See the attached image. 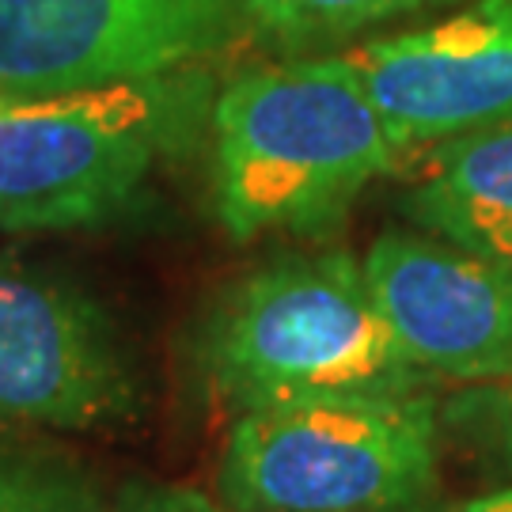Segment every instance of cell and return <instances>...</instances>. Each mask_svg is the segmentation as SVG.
I'll return each mask as SVG.
<instances>
[{"instance_id":"obj_2","label":"cell","mask_w":512,"mask_h":512,"mask_svg":"<svg viewBox=\"0 0 512 512\" xmlns=\"http://www.w3.org/2000/svg\"><path fill=\"white\" fill-rule=\"evenodd\" d=\"M202 368L239 414L266 406L406 395L425 380L387 327L353 255L285 258L247 274L202 334Z\"/></svg>"},{"instance_id":"obj_7","label":"cell","mask_w":512,"mask_h":512,"mask_svg":"<svg viewBox=\"0 0 512 512\" xmlns=\"http://www.w3.org/2000/svg\"><path fill=\"white\" fill-rule=\"evenodd\" d=\"M129 403L133 376L107 315L54 277L0 266V425L92 429Z\"/></svg>"},{"instance_id":"obj_6","label":"cell","mask_w":512,"mask_h":512,"mask_svg":"<svg viewBox=\"0 0 512 512\" xmlns=\"http://www.w3.org/2000/svg\"><path fill=\"white\" fill-rule=\"evenodd\" d=\"M349 61L403 152L512 126V0H471Z\"/></svg>"},{"instance_id":"obj_4","label":"cell","mask_w":512,"mask_h":512,"mask_svg":"<svg viewBox=\"0 0 512 512\" xmlns=\"http://www.w3.org/2000/svg\"><path fill=\"white\" fill-rule=\"evenodd\" d=\"M167 76L57 95L0 92V228L65 232L122 213L186 129Z\"/></svg>"},{"instance_id":"obj_13","label":"cell","mask_w":512,"mask_h":512,"mask_svg":"<svg viewBox=\"0 0 512 512\" xmlns=\"http://www.w3.org/2000/svg\"><path fill=\"white\" fill-rule=\"evenodd\" d=\"M99 512H228L220 509L213 497L190 486H148V490H133L122 501H114L110 509Z\"/></svg>"},{"instance_id":"obj_12","label":"cell","mask_w":512,"mask_h":512,"mask_svg":"<svg viewBox=\"0 0 512 512\" xmlns=\"http://www.w3.org/2000/svg\"><path fill=\"white\" fill-rule=\"evenodd\" d=\"M448 421L486 459L512 475V372L494 384H471L448 403Z\"/></svg>"},{"instance_id":"obj_8","label":"cell","mask_w":512,"mask_h":512,"mask_svg":"<svg viewBox=\"0 0 512 512\" xmlns=\"http://www.w3.org/2000/svg\"><path fill=\"white\" fill-rule=\"evenodd\" d=\"M361 266L421 376L471 387L512 372V266L414 232H384Z\"/></svg>"},{"instance_id":"obj_9","label":"cell","mask_w":512,"mask_h":512,"mask_svg":"<svg viewBox=\"0 0 512 512\" xmlns=\"http://www.w3.org/2000/svg\"><path fill=\"white\" fill-rule=\"evenodd\" d=\"M403 205L433 239L512 266V126L425 148Z\"/></svg>"},{"instance_id":"obj_11","label":"cell","mask_w":512,"mask_h":512,"mask_svg":"<svg viewBox=\"0 0 512 512\" xmlns=\"http://www.w3.org/2000/svg\"><path fill=\"white\" fill-rule=\"evenodd\" d=\"M0 512H99V490L73 459L0 448Z\"/></svg>"},{"instance_id":"obj_1","label":"cell","mask_w":512,"mask_h":512,"mask_svg":"<svg viewBox=\"0 0 512 512\" xmlns=\"http://www.w3.org/2000/svg\"><path fill=\"white\" fill-rule=\"evenodd\" d=\"M349 54L239 76L213 107V209L232 239L319 232L403 164Z\"/></svg>"},{"instance_id":"obj_5","label":"cell","mask_w":512,"mask_h":512,"mask_svg":"<svg viewBox=\"0 0 512 512\" xmlns=\"http://www.w3.org/2000/svg\"><path fill=\"white\" fill-rule=\"evenodd\" d=\"M239 16V0H0V92L171 76L220 50Z\"/></svg>"},{"instance_id":"obj_3","label":"cell","mask_w":512,"mask_h":512,"mask_svg":"<svg viewBox=\"0 0 512 512\" xmlns=\"http://www.w3.org/2000/svg\"><path fill=\"white\" fill-rule=\"evenodd\" d=\"M440 418L421 391L247 410L220 486L236 512H403L437 482Z\"/></svg>"},{"instance_id":"obj_10","label":"cell","mask_w":512,"mask_h":512,"mask_svg":"<svg viewBox=\"0 0 512 512\" xmlns=\"http://www.w3.org/2000/svg\"><path fill=\"white\" fill-rule=\"evenodd\" d=\"M437 4H448V0H239L243 16L281 46H315V42L353 38L376 23L410 16L421 8H437Z\"/></svg>"},{"instance_id":"obj_14","label":"cell","mask_w":512,"mask_h":512,"mask_svg":"<svg viewBox=\"0 0 512 512\" xmlns=\"http://www.w3.org/2000/svg\"><path fill=\"white\" fill-rule=\"evenodd\" d=\"M440 512H512V486L505 490H490V494H478L459 501L452 509H440Z\"/></svg>"}]
</instances>
